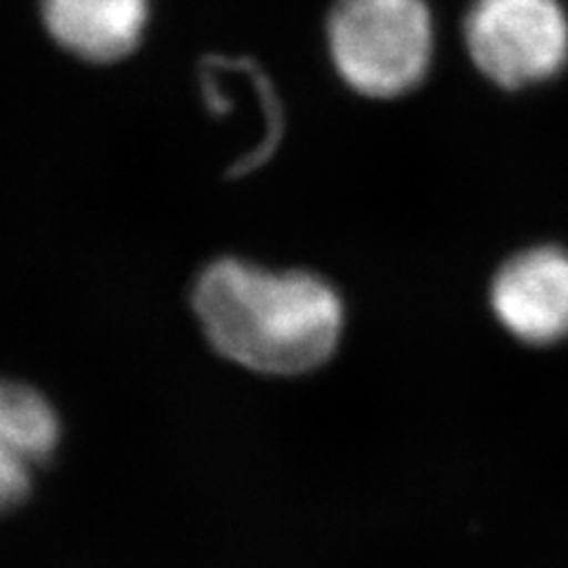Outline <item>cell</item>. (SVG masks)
<instances>
[{"label":"cell","mask_w":568,"mask_h":568,"mask_svg":"<svg viewBox=\"0 0 568 568\" xmlns=\"http://www.w3.org/2000/svg\"><path fill=\"white\" fill-rule=\"evenodd\" d=\"M192 311L225 361L273 377L323 367L339 348L344 301L308 271H265L256 263H209L192 290Z\"/></svg>","instance_id":"6da1fadb"},{"label":"cell","mask_w":568,"mask_h":568,"mask_svg":"<svg viewBox=\"0 0 568 568\" xmlns=\"http://www.w3.org/2000/svg\"><path fill=\"white\" fill-rule=\"evenodd\" d=\"M327 43L336 71L355 93L398 98L432 64V12L424 0H336Z\"/></svg>","instance_id":"7a4b0ae2"},{"label":"cell","mask_w":568,"mask_h":568,"mask_svg":"<svg viewBox=\"0 0 568 568\" xmlns=\"http://www.w3.org/2000/svg\"><path fill=\"white\" fill-rule=\"evenodd\" d=\"M465 41L476 67L505 88L557 77L568 62V17L559 0H474Z\"/></svg>","instance_id":"3957f363"},{"label":"cell","mask_w":568,"mask_h":568,"mask_svg":"<svg viewBox=\"0 0 568 568\" xmlns=\"http://www.w3.org/2000/svg\"><path fill=\"white\" fill-rule=\"evenodd\" d=\"M490 304L503 327L524 344L549 346L568 336V252L536 246L497 271Z\"/></svg>","instance_id":"277c9868"},{"label":"cell","mask_w":568,"mask_h":568,"mask_svg":"<svg viewBox=\"0 0 568 568\" xmlns=\"http://www.w3.org/2000/svg\"><path fill=\"white\" fill-rule=\"evenodd\" d=\"M43 22L71 55L116 62L131 55L148 27V0H41Z\"/></svg>","instance_id":"5b68a950"},{"label":"cell","mask_w":568,"mask_h":568,"mask_svg":"<svg viewBox=\"0 0 568 568\" xmlns=\"http://www.w3.org/2000/svg\"><path fill=\"white\" fill-rule=\"evenodd\" d=\"M0 422L20 438L36 465H43L60 446V417L52 403L24 382L0 379Z\"/></svg>","instance_id":"8992f818"},{"label":"cell","mask_w":568,"mask_h":568,"mask_svg":"<svg viewBox=\"0 0 568 568\" xmlns=\"http://www.w3.org/2000/svg\"><path fill=\"white\" fill-rule=\"evenodd\" d=\"M36 469L39 465L29 457L20 438L0 422V517L29 500Z\"/></svg>","instance_id":"52a82bcc"}]
</instances>
